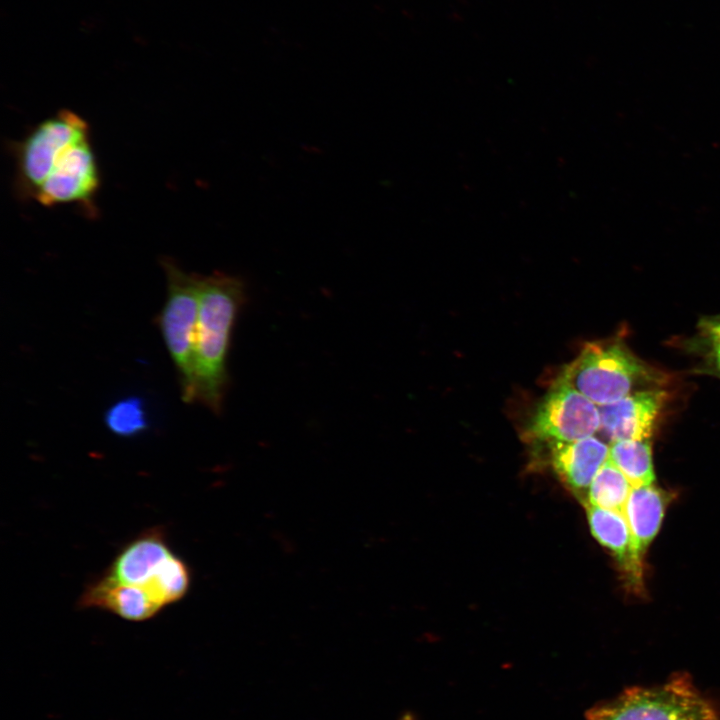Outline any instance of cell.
<instances>
[{"label": "cell", "instance_id": "6da1fadb", "mask_svg": "<svg viewBox=\"0 0 720 720\" xmlns=\"http://www.w3.org/2000/svg\"><path fill=\"white\" fill-rule=\"evenodd\" d=\"M15 162L14 187L22 200L42 206L73 205L97 215L101 174L89 123L61 109L9 144Z\"/></svg>", "mask_w": 720, "mask_h": 720}, {"label": "cell", "instance_id": "7a4b0ae2", "mask_svg": "<svg viewBox=\"0 0 720 720\" xmlns=\"http://www.w3.org/2000/svg\"><path fill=\"white\" fill-rule=\"evenodd\" d=\"M244 297V286L238 278L222 273L200 275L194 344L195 402L214 413L223 408L230 338Z\"/></svg>", "mask_w": 720, "mask_h": 720}, {"label": "cell", "instance_id": "3957f363", "mask_svg": "<svg viewBox=\"0 0 720 720\" xmlns=\"http://www.w3.org/2000/svg\"><path fill=\"white\" fill-rule=\"evenodd\" d=\"M598 407L640 389L656 387L663 376L618 341L592 342L561 373Z\"/></svg>", "mask_w": 720, "mask_h": 720}, {"label": "cell", "instance_id": "277c9868", "mask_svg": "<svg viewBox=\"0 0 720 720\" xmlns=\"http://www.w3.org/2000/svg\"><path fill=\"white\" fill-rule=\"evenodd\" d=\"M587 720H720L687 675L623 690L586 711Z\"/></svg>", "mask_w": 720, "mask_h": 720}, {"label": "cell", "instance_id": "5b68a950", "mask_svg": "<svg viewBox=\"0 0 720 720\" xmlns=\"http://www.w3.org/2000/svg\"><path fill=\"white\" fill-rule=\"evenodd\" d=\"M161 264L167 279V297L157 323L175 365L181 398L185 403H194V344L200 275L185 272L167 257L162 258Z\"/></svg>", "mask_w": 720, "mask_h": 720}, {"label": "cell", "instance_id": "8992f818", "mask_svg": "<svg viewBox=\"0 0 720 720\" xmlns=\"http://www.w3.org/2000/svg\"><path fill=\"white\" fill-rule=\"evenodd\" d=\"M599 407L561 375L538 403L526 434L539 441H575L600 429Z\"/></svg>", "mask_w": 720, "mask_h": 720}, {"label": "cell", "instance_id": "52a82bcc", "mask_svg": "<svg viewBox=\"0 0 720 720\" xmlns=\"http://www.w3.org/2000/svg\"><path fill=\"white\" fill-rule=\"evenodd\" d=\"M666 397L664 390L653 387L600 406V430L611 442L650 439Z\"/></svg>", "mask_w": 720, "mask_h": 720}, {"label": "cell", "instance_id": "ba28073f", "mask_svg": "<svg viewBox=\"0 0 720 720\" xmlns=\"http://www.w3.org/2000/svg\"><path fill=\"white\" fill-rule=\"evenodd\" d=\"M593 537L615 557L632 590L643 582V557L639 554L624 513L585 504Z\"/></svg>", "mask_w": 720, "mask_h": 720}, {"label": "cell", "instance_id": "9c48e42d", "mask_svg": "<svg viewBox=\"0 0 720 720\" xmlns=\"http://www.w3.org/2000/svg\"><path fill=\"white\" fill-rule=\"evenodd\" d=\"M547 444L554 470L585 501L592 480L609 459V446L594 436Z\"/></svg>", "mask_w": 720, "mask_h": 720}, {"label": "cell", "instance_id": "30bf717a", "mask_svg": "<svg viewBox=\"0 0 720 720\" xmlns=\"http://www.w3.org/2000/svg\"><path fill=\"white\" fill-rule=\"evenodd\" d=\"M79 606L110 611L131 621L149 619L162 608L141 586L121 583L108 574L88 584Z\"/></svg>", "mask_w": 720, "mask_h": 720}, {"label": "cell", "instance_id": "8fae6325", "mask_svg": "<svg viewBox=\"0 0 720 720\" xmlns=\"http://www.w3.org/2000/svg\"><path fill=\"white\" fill-rule=\"evenodd\" d=\"M172 554L162 530L153 528L121 550L108 575L121 583L142 586Z\"/></svg>", "mask_w": 720, "mask_h": 720}, {"label": "cell", "instance_id": "7c38bea8", "mask_svg": "<svg viewBox=\"0 0 720 720\" xmlns=\"http://www.w3.org/2000/svg\"><path fill=\"white\" fill-rule=\"evenodd\" d=\"M670 501L671 494L653 484L632 487L623 513L642 557L658 534Z\"/></svg>", "mask_w": 720, "mask_h": 720}, {"label": "cell", "instance_id": "4fadbf2b", "mask_svg": "<svg viewBox=\"0 0 720 720\" xmlns=\"http://www.w3.org/2000/svg\"><path fill=\"white\" fill-rule=\"evenodd\" d=\"M609 459L633 487L654 483L655 475L650 439L617 440L609 446Z\"/></svg>", "mask_w": 720, "mask_h": 720}, {"label": "cell", "instance_id": "5bb4252c", "mask_svg": "<svg viewBox=\"0 0 720 720\" xmlns=\"http://www.w3.org/2000/svg\"><path fill=\"white\" fill-rule=\"evenodd\" d=\"M190 586V571L183 560L172 554L141 586L161 607L184 597Z\"/></svg>", "mask_w": 720, "mask_h": 720}, {"label": "cell", "instance_id": "9a60e30c", "mask_svg": "<svg viewBox=\"0 0 720 720\" xmlns=\"http://www.w3.org/2000/svg\"><path fill=\"white\" fill-rule=\"evenodd\" d=\"M632 484L608 459L592 480L584 504L623 513Z\"/></svg>", "mask_w": 720, "mask_h": 720}, {"label": "cell", "instance_id": "2e32d148", "mask_svg": "<svg viewBox=\"0 0 720 720\" xmlns=\"http://www.w3.org/2000/svg\"><path fill=\"white\" fill-rule=\"evenodd\" d=\"M104 423L110 432L119 437L139 436L150 426L145 401L136 395L117 400L105 411Z\"/></svg>", "mask_w": 720, "mask_h": 720}, {"label": "cell", "instance_id": "e0dca14e", "mask_svg": "<svg viewBox=\"0 0 720 720\" xmlns=\"http://www.w3.org/2000/svg\"><path fill=\"white\" fill-rule=\"evenodd\" d=\"M703 331L708 338L709 352L712 358V363L717 369V371L720 373V333L705 329H703Z\"/></svg>", "mask_w": 720, "mask_h": 720}, {"label": "cell", "instance_id": "ac0fdd59", "mask_svg": "<svg viewBox=\"0 0 720 720\" xmlns=\"http://www.w3.org/2000/svg\"><path fill=\"white\" fill-rule=\"evenodd\" d=\"M702 329L720 333V318L705 320L703 322Z\"/></svg>", "mask_w": 720, "mask_h": 720}, {"label": "cell", "instance_id": "d6986e66", "mask_svg": "<svg viewBox=\"0 0 720 720\" xmlns=\"http://www.w3.org/2000/svg\"><path fill=\"white\" fill-rule=\"evenodd\" d=\"M398 720H416V717L412 712L407 711L401 714Z\"/></svg>", "mask_w": 720, "mask_h": 720}]
</instances>
